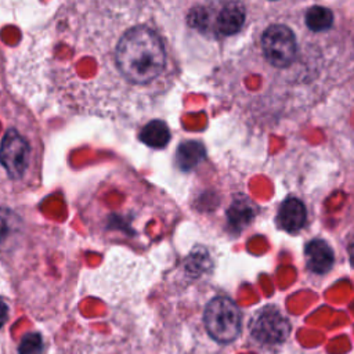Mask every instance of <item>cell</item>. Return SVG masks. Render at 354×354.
Returning <instances> with one entry per match:
<instances>
[{"label":"cell","mask_w":354,"mask_h":354,"mask_svg":"<svg viewBox=\"0 0 354 354\" xmlns=\"http://www.w3.org/2000/svg\"><path fill=\"white\" fill-rule=\"evenodd\" d=\"M43 351H44L43 339L39 333H35V332L25 335L18 346L19 354H43Z\"/></svg>","instance_id":"cell-10"},{"label":"cell","mask_w":354,"mask_h":354,"mask_svg":"<svg viewBox=\"0 0 354 354\" xmlns=\"http://www.w3.org/2000/svg\"><path fill=\"white\" fill-rule=\"evenodd\" d=\"M218 10L210 12L206 10H198L192 14L191 22H195L201 30L210 28L212 33L217 36H232L243 29L246 22V10L243 3L239 1H225L218 3Z\"/></svg>","instance_id":"cell-3"},{"label":"cell","mask_w":354,"mask_h":354,"mask_svg":"<svg viewBox=\"0 0 354 354\" xmlns=\"http://www.w3.org/2000/svg\"><path fill=\"white\" fill-rule=\"evenodd\" d=\"M203 321L209 335L220 343L235 340L241 332V311L231 299L224 296L209 301Z\"/></svg>","instance_id":"cell-2"},{"label":"cell","mask_w":354,"mask_h":354,"mask_svg":"<svg viewBox=\"0 0 354 354\" xmlns=\"http://www.w3.org/2000/svg\"><path fill=\"white\" fill-rule=\"evenodd\" d=\"M140 140L151 148H165L170 141L169 127L162 120L148 122L141 130Z\"/></svg>","instance_id":"cell-8"},{"label":"cell","mask_w":354,"mask_h":354,"mask_svg":"<svg viewBox=\"0 0 354 354\" xmlns=\"http://www.w3.org/2000/svg\"><path fill=\"white\" fill-rule=\"evenodd\" d=\"M303 18V15H301ZM314 32L307 26L304 18L301 19V26L295 25L293 22H268L260 29L254 39V53L260 57L261 64L268 69L282 76L288 73H299L300 55L304 54L306 48L310 46H303Z\"/></svg>","instance_id":"cell-1"},{"label":"cell","mask_w":354,"mask_h":354,"mask_svg":"<svg viewBox=\"0 0 354 354\" xmlns=\"http://www.w3.org/2000/svg\"><path fill=\"white\" fill-rule=\"evenodd\" d=\"M7 317H8V307H7L6 301H3V300L0 299V328L6 324Z\"/></svg>","instance_id":"cell-11"},{"label":"cell","mask_w":354,"mask_h":354,"mask_svg":"<svg viewBox=\"0 0 354 354\" xmlns=\"http://www.w3.org/2000/svg\"><path fill=\"white\" fill-rule=\"evenodd\" d=\"M203 155H205V149L202 144L196 141H189V142H183L177 148L176 160L183 170H191L201 162Z\"/></svg>","instance_id":"cell-9"},{"label":"cell","mask_w":354,"mask_h":354,"mask_svg":"<svg viewBox=\"0 0 354 354\" xmlns=\"http://www.w3.org/2000/svg\"><path fill=\"white\" fill-rule=\"evenodd\" d=\"M30 155L32 152L28 140L17 130L10 129L0 145V162L11 178L24 177L29 166Z\"/></svg>","instance_id":"cell-5"},{"label":"cell","mask_w":354,"mask_h":354,"mask_svg":"<svg viewBox=\"0 0 354 354\" xmlns=\"http://www.w3.org/2000/svg\"><path fill=\"white\" fill-rule=\"evenodd\" d=\"M306 261L308 268L315 274H325L333 266V250L322 239H313L306 246Z\"/></svg>","instance_id":"cell-7"},{"label":"cell","mask_w":354,"mask_h":354,"mask_svg":"<svg viewBox=\"0 0 354 354\" xmlns=\"http://www.w3.org/2000/svg\"><path fill=\"white\" fill-rule=\"evenodd\" d=\"M307 218V210L303 202L297 198H288L282 202L277 221L279 227L288 232H296L299 231Z\"/></svg>","instance_id":"cell-6"},{"label":"cell","mask_w":354,"mask_h":354,"mask_svg":"<svg viewBox=\"0 0 354 354\" xmlns=\"http://www.w3.org/2000/svg\"><path fill=\"white\" fill-rule=\"evenodd\" d=\"M250 335L261 344H279L290 332L289 321L274 306L260 308L250 321Z\"/></svg>","instance_id":"cell-4"}]
</instances>
